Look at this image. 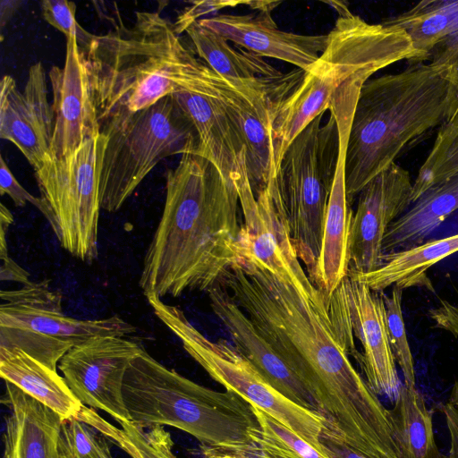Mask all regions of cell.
<instances>
[{"label": "cell", "instance_id": "7", "mask_svg": "<svg viewBox=\"0 0 458 458\" xmlns=\"http://www.w3.org/2000/svg\"><path fill=\"white\" fill-rule=\"evenodd\" d=\"M105 145L100 165L101 208L119 210L164 158L198 154L197 131L172 96L151 106L109 120L100 128Z\"/></svg>", "mask_w": 458, "mask_h": 458}, {"label": "cell", "instance_id": "22", "mask_svg": "<svg viewBox=\"0 0 458 458\" xmlns=\"http://www.w3.org/2000/svg\"><path fill=\"white\" fill-rule=\"evenodd\" d=\"M2 403L10 411L3 458H61L64 420L58 413L8 381Z\"/></svg>", "mask_w": 458, "mask_h": 458}, {"label": "cell", "instance_id": "2", "mask_svg": "<svg viewBox=\"0 0 458 458\" xmlns=\"http://www.w3.org/2000/svg\"><path fill=\"white\" fill-rule=\"evenodd\" d=\"M240 199L234 181L198 154L165 175L162 216L139 280L145 297L208 292L240 258Z\"/></svg>", "mask_w": 458, "mask_h": 458}, {"label": "cell", "instance_id": "35", "mask_svg": "<svg viewBox=\"0 0 458 458\" xmlns=\"http://www.w3.org/2000/svg\"><path fill=\"white\" fill-rule=\"evenodd\" d=\"M245 3L246 1L241 0L192 1L191 5L185 7L177 16L176 21L174 22V31L176 34L181 35L204 15L214 14L223 9L245 4Z\"/></svg>", "mask_w": 458, "mask_h": 458}, {"label": "cell", "instance_id": "17", "mask_svg": "<svg viewBox=\"0 0 458 458\" xmlns=\"http://www.w3.org/2000/svg\"><path fill=\"white\" fill-rule=\"evenodd\" d=\"M0 96V137L14 144L37 169L50 152L54 131V114L42 64L30 67L22 91L12 76L4 75Z\"/></svg>", "mask_w": 458, "mask_h": 458}, {"label": "cell", "instance_id": "14", "mask_svg": "<svg viewBox=\"0 0 458 458\" xmlns=\"http://www.w3.org/2000/svg\"><path fill=\"white\" fill-rule=\"evenodd\" d=\"M412 190L409 171L396 163L361 190L351 224L348 276L370 273L380 267L384 237L411 206Z\"/></svg>", "mask_w": 458, "mask_h": 458}, {"label": "cell", "instance_id": "9", "mask_svg": "<svg viewBox=\"0 0 458 458\" xmlns=\"http://www.w3.org/2000/svg\"><path fill=\"white\" fill-rule=\"evenodd\" d=\"M105 145L101 133L72 154L55 158L49 154L34 169L39 190V211L61 247L81 261L91 263L98 254L101 208L99 178Z\"/></svg>", "mask_w": 458, "mask_h": 458}, {"label": "cell", "instance_id": "4", "mask_svg": "<svg viewBox=\"0 0 458 458\" xmlns=\"http://www.w3.org/2000/svg\"><path fill=\"white\" fill-rule=\"evenodd\" d=\"M85 53L99 130L114 117L192 88L207 65L157 12H137L131 27L96 36Z\"/></svg>", "mask_w": 458, "mask_h": 458}, {"label": "cell", "instance_id": "15", "mask_svg": "<svg viewBox=\"0 0 458 458\" xmlns=\"http://www.w3.org/2000/svg\"><path fill=\"white\" fill-rule=\"evenodd\" d=\"M48 77L54 114L49 155L62 158L100 134L89 64L76 36L66 38L64 65L53 66Z\"/></svg>", "mask_w": 458, "mask_h": 458}, {"label": "cell", "instance_id": "27", "mask_svg": "<svg viewBox=\"0 0 458 458\" xmlns=\"http://www.w3.org/2000/svg\"><path fill=\"white\" fill-rule=\"evenodd\" d=\"M384 22L403 30L411 38L414 47L411 64L425 63L437 47L458 39V0H424Z\"/></svg>", "mask_w": 458, "mask_h": 458}, {"label": "cell", "instance_id": "18", "mask_svg": "<svg viewBox=\"0 0 458 458\" xmlns=\"http://www.w3.org/2000/svg\"><path fill=\"white\" fill-rule=\"evenodd\" d=\"M207 293L213 313L225 328L233 346L276 390L294 403L317 411L315 402L302 380L261 335L229 291L216 285Z\"/></svg>", "mask_w": 458, "mask_h": 458}, {"label": "cell", "instance_id": "33", "mask_svg": "<svg viewBox=\"0 0 458 458\" xmlns=\"http://www.w3.org/2000/svg\"><path fill=\"white\" fill-rule=\"evenodd\" d=\"M106 440L78 419L64 420L60 437L61 458H113Z\"/></svg>", "mask_w": 458, "mask_h": 458}, {"label": "cell", "instance_id": "40", "mask_svg": "<svg viewBox=\"0 0 458 458\" xmlns=\"http://www.w3.org/2000/svg\"><path fill=\"white\" fill-rule=\"evenodd\" d=\"M2 260L0 267V276L2 281H13L22 284H27L29 279V273L21 267L10 257L4 258Z\"/></svg>", "mask_w": 458, "mask_h": 458}, {"label": "cell", "instance_id": "37", "mask_svg": "<svg viewBox=\"0 0 458 458\" xmlns=\"http://www.w3.org/2000/svg\"><path fill=\"white\" fill-rule=\"evenodd\" d=\"M446 426L450 436V450L448 458H458V380L454 382L449 397L442 405Z\"/></svg>", "mask_w": 458, "mask_h": 458}, {"label": "cell", "instance_id": "31", "mask_svg": "<svg viewBox=\"0 0 458 458\" xmlns=\"http://www.w3.org/2000/svg\"><path fill=\"white\" fill-rule=\"evenodd\" d=\"M458 174V112L438 128L434 144L413 181L412 203Z\"/></svg>", "mask_w": 458, "mask_h": 458}, {"label": "cell", "instance_id": "42", "mask_svg": "<svg viewBox=\"0 0 458 458\" xmlns=\"http://www.w3.org/2000/svg\"><path fill=\"white\" fill-rule=\"evenodd\" d=\"M281 3V1H246L245 5L256 10L258 13H271Z\"/></svg>", "mask_w": 458, "mask_h": 458}, {"label": "cell", "instance_id": "41", "mask_svg": "<svg viewBox=\"0 0 458 458\" xmlns=\"http://www.w3.org/2000/svg\"><path fill=\"white\" fill-rule=\"evenodd\" d=\"M21 4V1L13 0H4L1 2L0 6V23L3 29L8 22L13 14L16 12L19 6Z\"/></svg>", "mask_w": 458, "mask_h": 458}, {"label": "cell", "instance_id": "34", "mask_svg": "<svg viewBox=\"0 0 458 458\" xmlns=\"http://www.w3.org/2000/svg\"><path fill=\"white\" fill-rule=\"evenodd\" d=\"M76 4L66 0H44L41 12L45 21L60 30L66 38L76 36L77 43L83 51L91 47L96 35L89 33L76 21Z\"/></svg>", "mask_w": 458, "mask_h": 458}, {"label": "cell", "instance_id": "20", "mask_svg": "<svg viewBox=\"0 0 458 458\" xmlns=\"http://www.w3.org/2000/svg\"><path fill=\"white\" fill-rule=\"evenodd\" d=\"M350 76L327 53L323 52L296 87L276 103L271 112V135L276 171L292 141L318 115L329 110L332 101Z\"/></svg>", "mask_w": 458, "mask_h": 458}, {"label": "cell", "instance_id": "12", "mask_svg": "<svg viewBox=\"0 0 458 458\" xmlns=\"http://www.w3.org/2000/svg\"><path fill=\"white\" fill-rule=\"evenodd\" d=\"M234 183L242 215L239 254L247 253L303 295L313 297L318 289L300 262L285 218L275 207L267 188L255 195L249 182L245 157Z\"/></svg>", "mask_w": 458, "mask_h": 458}, {"label": "cell", "instance_id": "5", "mask_svg": "<svg viewBox=\"0 0 458 458\" xmlns=\"http://www.w3.org/2000/svg\"><path fill=\"white\" fill-rule=\"evenodd\" d=\"M123 393L131 424L174 427L194 437L200 446L242 445L260 429L254 407L240 395L199 385L145 349L131 362Z\"/></svg>", "mask_w": 458, "mask_h": 458}, {"label": "cell", "instance_id": "10", "mask_svg": "<svg viewBox=\"0 0 458 458\" xmlns=\"http://www.w3.org/2000/svg\"><path fill=\"white\" fill-rule=\"evenodd\" d=\"M147 300L157 318L212 379L319 449L326 420L318 412L294 403L276 390L232 343L206 337L180 307L168 305L155 296Z\"/></svg>", "mask_w": 458, "mask_h": 458}, {"label": "cell", "instance_id": "23", "mask_svg": "<svg viewBox=\"0 0 458 458\" xmlns=\"http://www.w3.org/2000/svg\"><path fill=\"white\" fill-rule=\"evenodd\" d=\"M346 145L339 144L333 187L329 196L323 238L312 284L328 300L347 277L350 264L349 240L353 210L345 189Z\"/></svg>", "mask_w": 458, "mask_h": 458}, {"label": "cell", "instance_id": "16", "mask_svg": "<svg viewBox=\"0 0 458 458\" xmlns=\"http://www.w3.org/2000/svg\"><path fill=\"white\" fill-rule=\"evenodd\" d=\"M208 78L243 143L249 182L257 195L267 187L276 173L271 135L272 107L288 96L290 90L242 93L211 69Z\"/></svg>", "mask_w": 458, "mask_h": 458}, {"label": "cell", "instance_id": "13", "mask_svg": "<svg viewBox=\"0 0 458 458\" xmlns=\"http://www.w3.org/2000/svg\"><path fill=\"white\" fill-rule=\"evenodd\" d=\"M383 293L347 276L327 304L360 342L363 353L357 362L369 388L394 401L402 383L389 343Z\"/></svg>", "mask_w": 458, "mask_h": 458}, {"label": "cell", "instance_id": "28", "mask_svg": "<svg viewBox=\"0 0 458 458\" xmlns=\"http://www.w3.org/2000/svg\"><path fill=\"white\" fill-rule=\"evenodd\" d=\"M260 429L249 444L232 447L200 446L204 458H328L292 429L254 407Z\"/></svg>", "mask_w": 458, "mask_h": 458}, {"label": "cell", "instance_id": "24", "mask_svg": "<svg viewBox=\"0 0 458 458\" xmlns=\"http://www.w3.org/2000/svg\"><path fill=\"white\" fill-rule=\"evenodd\" d=\"M185 32L195 55L240 92H249L285 75L263 57L249 51L235 50L226 39L199 21Z\"/></svg>", "mask_w": 458, "mask_h": 458}, {"label": "cell", "instance_id": "21", "mask_svg": "<svg viewBox=\"0 0 458 458\" xmlns=\"http://www.w3.org/2000/svg\"><path fill=\"white\" fill-rule=\"evenodd\" d=\"M207 66L200 81L171 96L193 123L199 137L198 155L211 161L228 180L234 181L245 157L243 143L218 101Z\"/></svg>", "mask_w": 458, "mask_h": 458}, {"label": "cell", "instance_id": "32", "mask_svg": "<svg viewBox=\"0 0 458 458\" xmlns=\"http://www.w3.org/2000/svg\"><path fill=\"white\" fill-rule=\"evenodd\" d=\"M392 287L389 294L383 293L389 343L395 362L402 369L403 384L409 387H414V360L408 342L402 310L403 290L396 285Z\"/></svg>", "mask_w": 458, "mask_h": 458}, {"label": "cell", "instance_id": "19", "mask_svg": "<svg viewBox=\"0 0 458 458\" xmlns=\"http://www.w3.org/2000/svg\"><path fill=\"white\" fill-rule=\"evenodd\" d=\"M227 41L260 57H270L308 72L325 51L327 34L302 35L280 30L271 13L218 14L198 21Z\"/></svg>", "mask_w": 458, "mask_h": 458}, {"label": "cell", "instance_id": "39", "mask_svg": "<svg viewBox=\"0 0 458 458\" xmlns=\"http://www.w3.org/2000/svg\"><path fill=\"white\" fill-rule=\"evenodd\" d=\"M436 327L458 337V303L440 300L439 304L429 312Z\"/></svg>", "mask_w": 458, "mask_h": 458}, {"label": "cell", "instance_id": "11", "mask_svg": "<svg viewBox=\"0 0 458 458\" xmlns=\"http://www.w3.org/2000/svg\"><path fill=\"white\" fill-rule=\"evenodd\" d=\"M144 347L123 336H97L74 345L58 363L68 386L84 405L117 422H130L123 381L131 362Z\"/></svg>", "mask_w": 458, "mask_h": 458}, {"label": "cell", "instance_id": "43", "mask_svg": "<svg viewBox=\"0 0 458 458\" xmlns=\"http://www.w3.org/2000/svg\"><path fill=\"white\" fill-rule=\"evenodd\" d=\"M327 4L331 5L332 8L336 11L339 16H344L351 12L345 2L330 1L327 2Z\"/></svg>", "mask_w": 458, "mask_h": 458}, {"label": "cell", "instance_id": "30", "mask_svg": "<svg viewBox=\"0 0 458 458\" xmlns=\"http://www.w3.org/2000/svg\"><path fill=\"white\" fill-rule=\"evenodd\" d=\"M78 420L95 428L131 458H178L173 451L172 437L163 426L141 428L131 422L120 421L121 428H117L97 411L84 405Z\"/></svg>", "mask_w": 458, "mask_h": 458}, {"label": "cell", "instance_id": "38", "mask_svg": "<svg viewBox=\"0 0 458 458\" xmlns=\"http://www.w3.org/2000/svg\"><path fill=\"white\" fill-rule=\"evenodd\" d=\"M319 449L328 458H368L346 445L327 426L319 437Z\"/></svg>", "mask_w": 458, "mask_h": 458}, {"label": "cell", "instance_id": "3", "mask_svg": "<svg viewBox=\"0 0 458 458\" xmlns=\"http://www.w3.org/2000/svg\"><path fill=\"white\" fill-rule=\"evenodd\" d=\"M457 112V39L441 46L428 63L369 79L360 92L345 151L349 203L370 180Z\"/></svg>", "mask_w": 458, "mask_h": 458}, {"label": "cell", "instance_id": "36", "mask_svg": "<svg viewBox=\"0 0 458 458\" xmlns=\"http://www.w3.org/2000/svg\"><path fill=\"white\" fill-rule=\"evenodd\" d=\"M0 193L8 195L16 207H24L27 202L34 205L38 210L41 208V201L27 191L17 181L4 157H0Z\"/></svg>", "mask_w": 458, "mask_h": 458}, {"label": "cell", "instance_id": "25", "mask_svg": "<svg viewBox=\"0 0 458 458\" xmlns=\"http://www.w3.org/2000/svg\"><path fill=\"white\" fill-rule=\"evenodd\" d=\"M0 375L64 420L77 419L81 411L83 404L64 377L20 349L0 346Z\"/></svg>", "mask_w": 458, "mask_h": 458}, {"label": "cell", "instance_id": "29", "mask_svg": "<svg viewBox=\"0 0 458 458\" xmlns=\"http://www.w3.org/2000/svg\"><path fill=\"white\" fill-rule=\"evenodd\" d=\"M391 410L398 458H446L437 445L432 415L416 387L401 384Z\"/></svg>", "mask_w": 458, "mask_h": 458}, {"label": "cell", "instance_id": "8", "mask_svg": "<svg viewBox=\"0 0 458 458\" xmlns=\"http://www.w3.org/2000/svg\"><path fill=\"white\" fill-rule=\"evenodd\" d=\"M0 297V346L20 349L54 370L74 345L97 336L126 337L136 332L118 315L87 320L66 316L63 296L48 279L1 290Z\"/></svg>", "mask_w": 458, "mask_h": 458}, {"label": "cell", "instance_id": "26", "mask_svg": "<svg viewBox=\"0 0 458 458\" xmlns=\"http://www.w3.org/2000/svg\"><path fill=\"white\" fill-rule=\"evenodd\" d=\"M458 251V233L425 242L403 250L384 254L380 267L367 274L348 277L367 284L375 292L396 285L402 290L413 286L434 290L428 270L445 258Z\"/></svg>", "mask_w": 458, "mask_h": 458}, {"label": "cell", "instance_id": "6", "mask_svg": "<svg viewBox=\"0 0 458 458\" xmlns=\"http://www.w3.org/2000/svg\"><path fill=\"white\" fill-rule=\"evenodd\" d=\"M314 119L290 144L267 190L284 216L299 259L311 280L319 258L339 153L335 116Z\"/></svg>", "mask_w": 458, "mask_h": 458}, {"label": "cell", "instance_id": "1", "mask_svg": "<svg viewBox=\"0 0 458 458\" xmlns=\"http://www.w3.org/2000/svg\"><path fill=\"white\" fill-rule=\"evenodd\" d=\"M217 285L300 377L327 428L368 458L393 449L391 410L352 364L319 290L309 298L243 252Z\"/></svg>", "mask_w": 458, "mask_h": 458}]
</instances>
